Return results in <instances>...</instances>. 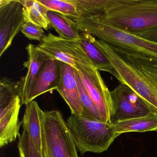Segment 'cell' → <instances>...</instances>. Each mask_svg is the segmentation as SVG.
Returning <instances> with one entry per match:
<instances>
[{"label": "cell", "instance_id": "cell-1", "mask_svg": "<svg viewBox=\"0 0 157 157\" xmlns=\"http://www.w3.org/2000/svg\"><path fill=\"white\" fill-rule=\"evenodd\" d=\"M94 43L110 61L113 76L132 89L157 115V57L110 45L95 37Z\"/></svg>", "mask_w": 157, "mask_h": 157}, {"label": "cell", "instance_id": "cell-2", "mask_svg": "<svg viewBox=\"0 0 157 157\" xmlns=\"http://www.w3.org/2000/svg\"><path fill=\"white\" fill-rule=\"evenodd\" d=\"M99 16L135 34L157 27V0H110Z\"/></svg>", "mask_w": 157, "mask_h": 157}, {"label": "cell", "instance_id": "cell-3", "mask_svg": "<svg viewBox=\"0 0 157 157\" xmlns=\"http://www.w3.org/2000/svg\"><path fill=\"white\" fill-rule=\"evenodd\" d=\"M69 18L80 32L90 34L110 45L139 51L157 57V44L124 31L101 16Z\"/></svg>", "mask_w": 157, "mask_h": 157}, {"label": "cell", "instance_id": "cell-4", "mask_svg": "<svg viewBox=\"0 0 157 157\" xmlns=\"http://www.w3.org/2000/svg\"><path fill=\"white\" fill-rule=\"evenodd\" d=\"M78 151L100 153L107 150L119 135L113 124L71 114L67 120Z\"/></svg>", "mask_w": 157, "mask_h": 157}, {"label": "cell", "instance_id": "cell-5", "mask_svg": "<svg viewBox=\"0 0 157 157\" xmlns=\"http://www.w3.org/2000/svg\"><path fill=\"white\" fill-rule=\"evenodd\" d=\"M44 157H79L67 122L59 110L43 111Z\"/></svg>", "mask_w": 157, "mask_h": 157}, {"label": "cell", "instance_id": "cell-6", "mask_svg": "<svg viewBox=\"0 0 157 157\" xmlns=\"http://www.w3.org/2000/svg\"><path fill=\"white\" fill-rule=\"evenodd\" d=\"M21 105L18 83L4 78L0 81V147L13 142L20 135Z\"/></svg>", "mask_w": 157, "mask_h": 157}, {"label": "cell", "instance_id": "cell-7", "mask_svg": "<svg viewBox=\"0 0 157 157\" xmlns=\"http://www.w3.org/2000/svg\"><path fill=\"white\" fill-rule=\"evenodd\" d=\"M78 74L93 101L100 112L103 121L112 124L114 113L111 91L105 83L100 71L95 67L78 66Z\"/></svg>", "mask_w": 157, "mask_h": 157}, {"label": "cell", "instance_id": "cell-8", "mask_svg": "<svg viewBox=\"0 0 157 157\" xmlns=\"http://www.w3.org/2000/svg\"><path fill=\"white\" fill-rule=\"evenodd\" d=\"M111 94L114 110L112 124L155 114L136 92L124 84L120 83L111 91Z\"/></svg>", "mask_w": 157, "mask_h": 157}, {"label": "cell", "instance_id": "cell-9", "mask_svg": "<svg viewBox=\"0 0 157 157\" xmlns=\"http://www.w3.org/2000/svg\"><path fill=\"white\" fill-rule=\"evenodd\" d=\"M25 23L20 0H0V56L11 46Z\"/></svg>", "mask_w": 157, "mask_h": 157}, {"label": "cell", "instance_id": "cell-10", "mask_svg": "<svg viewBox=\"0 0 157 157\" xmlns=\"http://www.w3.org/2000/svg\"><path fill=\"white\" fill-rule=\"evenodd\" d=\"M26 49L28 58V60L24 63V66L28 70L26 75L17 82L21 105H27L28 96L33 89L36 78L44 63L48 59L34 45L29 44L26 47Z\"/></svg>", "mask_w": 157, "mask_h": 157}, {"label": "cell", "instance_id": "cell-11", "mask_svg": "<svg viewBox=\"0 0 157 157\" xmlns=\"http://www.w3.org/2000/svg\"><path fill=\"white\" fill-rule=\"evenodd\" d=\"M59 78L56 90L65 100L71 114L81 115L83 109L80 100L78 85L71 66L59 61Z\"/></svg>", "mask_w": 157, "mask_h": 157}, {"label": "cell", "instance_id": "cell-12", "mask_svg": "<svg viewBox=\"0 0 157 157\" xmlns=\"http://www.w3.org/2000/svg\"><path fill=\"white\" fill-rule=\"evenodd\" d=\"M43 110L33 101L25 105L22 121L23 130L29 135L39 154L44 157V141L42 127Z\"/></svg>", "mask_w": 157, "mask_h": 157}, {"label": "cell", "instance_id": "cell-13", "mask_svg": "<svg viewBox=\"0 0 157 157\" xmlns=\"http://www.w3.org/2000/svg\"><path fill=\"white\" fill-rule=\"evenodd\" d=\"M59 62L56 59H47L28 96L27 104L44 94L57 90L59 78Z\"/></svg>", "mask_w": 157, "mask_h": 157}, {"label": "cell", "instance_id": "cell-14", "mask_svg": "<svg viewBox=\"0 0 157 157\" xmlns=\"http://www.w3.org/2000/svg\"><path fill=\"white\" fill-rule=\"evenodd\" d=\"M94 38L90 34L80 32L78 41L97 70L113 75V68L106 56L95 44Z\"/></svg>", "mask_w": 157, "mask_h": 157}, {"label": "cell", "instance_id": "cell-15", "mask_svg": "<svg viewBox=\"0 0 157 157\" xmlns=\"http://www.w3.org/2000/svg\"><path fill=\"white\" fill-rule=\"evenodd\" d=\"M113 124L119 136L128 132L157 131V115H148L119 121Z\"/></svg>", "mask_w": 157, "mask_h": 157}, {"label": "cell", "instance_id": "cell-16", "mask_svg": "<svg viewBox=\"0 0 157 157\" xmlns=\"http://www.w3.org/2000/svg\"><path fill=\"white\" fill-rule=\"evenodd\" d=\"M48 35L65 54L75 61L78 66V69L79 66L95 67L78 40L64 39L51 33H49Z\"/></svg>", "mask_w": 157, "mask_h": 157}, {"label": "cell", "instance_id": "cell-17", "mask_svg": "<svg viewBox=\"0 0 157 157\" xmlns=\"http://www.w3.org/2000/svg\"><path fill=\"white\" fill-rule=\"evenodd\" d=\"M25 22H30L44 30L51 28L48 17V11L36 0H20Z\"/></svg>", "mask_w": 157, "mask_h": 157}, {"label": "cell", "instance_id": "cell-18", "mask_svg": "<svg viewBox=\"0 0 157 157\" xmlns=\"http://www.w3.org/2000/svg\"><path fill=\"white\" fill-rule=\"evenodd\" d=\"M48 17L51 27L58 33L59 37L69 40L79 39V30L68 17L53 11H48Z\"/></svg>", "mask_w": 157, "mask_h": 157}, {"label": "cell", "instance_id": "cell-19", "mask_svg": "<svg viewBox=\"0 0 157 157\" xmlns=\"http://www.w3.org/2000/svg\"><path fill=\"white\" fill-rule=\"evenodd\" d=\"M74 73L78 85L80 100L83 109L82 115L90 119L103 121L99 110L87 92L84 84L78 74V71L75 69Z\"/></svg>", "mask_w": 157, "mask_h": 157}, {"label": "cell", "instance_id": "cell-20", "mask_svg": "<svg viewBox=\"0 0 157 157\" xmlns=\"http://www.w3.org/2000/svg\"><path fill=\"white\" fill-rule=\"evenodd\" d=\"M48 11L55 12L71 18H79L78 9L72 0H36Z\"/></svg>", "mask_w": 157, "mask_h": 157}, {"label": "cell", "instance_id": "cell-21", "mask_svg": "<svg viewBox=\"0 0 157 157\" xmlns=\"http://www.w3.org/2000/svg\"><path fill=\"white\" fill-rule=\"evenodd\" d=\"M18 137V148L20 157H42L27 132L23 130Z\"/></svg>", "mask_w": 157, "mask_h": 157}, {"label": "cell", "instance_id": "cell-22", "mask_svg": "<svg viewBox=\"0 0 157 157\" xmlns=\"http://www.w3.org/2000/svg\"><path fill=\"white\" fill-rule=\"evenodd\" d=\"M21 32L30 40L41 42L45 36L44 29L30 22H25Z\"/></svg>", "mask_w": 157, "mask_h": 157}, {"label": "cell", "instance_id": "cell-23", "mask_svg": "<svg viewBox=\"0 0 157 157\" xmlns=\"http://www.w3.org/2000/svg\"><path fill=\"white\" fill-rule=\"evenodd\" d=\"M134 35L149 42L157 44V27Z\"/></svg>", "mask_w": 157, "mask_h": 157}, {"label": "cell", "instance_id": "cell-24", "mask_svg": "<svg viewBox=\"0 0 157 157\" xmlns=\"http://www.w3.org/2000/svg\"><path fill=\"white\" fill-rule=\"evenodd\" d=\"M45 157H48V156H45Z\"/></svg>", "mask_w": 157, "mask_h": 157}]
</instances>
